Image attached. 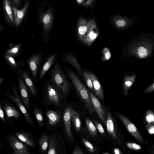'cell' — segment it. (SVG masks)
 Instances as JSON below:
<instances>
[{
    "mask_svg": "<svg viewBox=\"0 0 154 154\" xmlns=\"http://www.w3.org/2000/svg\"><path fill=\"white\" fill-rule=\"evenodd\" d=\"M65 69L77 94L83 102L86 108L88 110L89 113L90 115H93L95 113V111L89 91L71 69L65 66Z\"/></svg>",
    "mask_w": 154,
    "mask_h": 154,
    "instance_id": "cell-1",
    "label": "cell"
},
{
    "mask_svg": "<svg viewBox=\"0 0 154 154\" xmlns=\"http://www.w3.org/2000/svg\"><path fill=\"white\" fill-rule=\"evenodd\" d=\"M153 48V42L143 37L131 44L128 47V54L134 56L139 59H145L151 55Z\"/></svg>",
    "mask_w": 154,
    "mask_h": 154,
    "instance_id": "cell-2",
    "label": "cell"
},
{
    "mask_svg": "<svg viewBox=\"0 0 154 154\" xmlns=\"http://www.w3.org/2000/svg\"><path fill=\"white\" fill-rule=\"evenodd\" d=\"M50 73L52 82L57 86L61 94L66 96L70 92L71 84L59 63H55Z\"/></svg>",
    "mask_w": 154,
    "mask_h": 154,
    "instance_id": "cell-3",
    "label": "cell"
},
{
    "mask_svg": "<svg viewBox=\"0 0 154 154\" xmlns=\"http://www.w3.org/2000/svg\"><path fill=\"white\" fill-rule=\"evenodd\" d=\"M13 94H11L8 91L6 92L5 94L8 98L10 99L17 105L23 115L26 122L33 127L35 126L31 118L19 97L17 89L15 85L13 86L12 88Z\"/></svg>",
    "mask_w": 154,
    "mask_h": 154,
    "instance_id": "cell-4",
    "label": "cell"
},
{
    "mask_svg": "<svg viewBox=\"0 0 154 154\" xmlns=\"http://www.w3.org/2000/svg\"><path fill=\"white\" fill-rule=\"evenodd\" d=\"M51 82L49 81L45 83L44 90L48 103L59 106L60 103V93H61L57 86Z\"/></svg>",
    "mask_w": 154,
    "mask_h": 154,
    "instance_id": "cell-5",
    "label": "cell"
},
{
    "mask_svg": "<svg viewBox=\"0 0 154 154\" xmlns=\"http://www.w3.org/2000/svg\"><path fill=\"white\" fill-rule=\"evenodd\" d=\"M2 103L5 113L7 123L12 124L14 120L20 119V112L10 101L6 99H3Z\"/></svg>",
    "mask_w": 154,
    "mask_h": 154,
    "instance_id": "cell-6",
    "label": "cell"
},
{
    "mask_svg": "<svg viewBox=\"0 0 154 154\" xmlns=\"http://www.w3.org/2000/svg\"><path fill=\"white\" fill-rule=\"evenodd\" d=\"M7 140L13 150L12 154H30L28 147L12 134L7 137Z\"/></svg>",
    "mask_w": 154,
    "mask_h": 154,
    "instance_id": "cell-7",
    "label": "cell"
},
{
    "mask_svg": "<svg viewBox=\"0 0 154 154\" xmlns=\"http://www.w3.org/2000/svg\"><path fill=\"white\" fill-rule=\"evenodd\" d=\"M99 32L94 19L89 20L87 23V31L84 43L88 46L91 45L98 36Z\"/></svg>",
    "mask_w": 154,
    "mask_h": 154,
    "instance_id": "cell-8",
    "label": "cell"
},
{
    "mask_svg": "<svg viewBox=\"0 0 154 154\" xmlns=\"http://www.w3.org/2000/svg\"><path fill=\"white\" fill-rule=\"evenodd\" d=\"M106 125L107 131L116 142L121 143L120 137L117 131V126L114 118L110 112L108 111L106 114Z\"/></svg>",
    "mask_w": 154,
    "mask_h": 154,
    "instance_id": "cell-9",
    "label": "cell"
},
{
    "mask_svg": "<svg viewBox=\"0 0 154 154\" xmlns=\"http://www.w3.org/2000/svg\"><path fill=\"white\" fill-rule=\"evenodd\" d=\"M117 115L125 126L128 132L139 142L143 143V138L136 126L129 119L124 115L120 113H118Z\"/></svg>",
    "mask_w": 154,
    "mask_h": 154,
    "instance_id": "cell-10",
    "label": "cell"
},
{
    "mask_svg": "<svg viewBox=\"0 0 154 154\" xmlns=\"http://www.w3.org/2000/svg\"><path fill=\"white\" fill-rule=\"evenodd\" d=\"M76 111L69 106L65 109L63 115L65 132L68 139L71 142H73V137L71 128V120L73 114Z\"/></svg>",
    "mask_w": 154,
    "mask_h": 154,
    "instance_id": "cell-11",
    "label": "cell"
},
{
    "mask_svg": "<svg viewBox=\"0 0 154 154\" xmlns=\"http://www.w3.org/2000/svg\"><path fill=\"white\" fill-rule=\"evenodd\" d=\"M43 55L39 53L33 55L29 59L28 63L35 83L37 84L38 69L43 60Z\"/></svg>",
    "mask_w": 154,
    "mask_h": 154,
    "instance_id": "cell-12",
    "label": "cell"
},
{
    "mask_svg": "<svg viewBox=\"0 0 154 154\" xmlns=\"http://www.w3.org/2000/svg\"><path fill=\"white\" fill-rule=\"evenodd\" d=\"M92 104L94 110L99 119L106 125V114L105 110L98 99L90 91H89Z\"/></svg>",
    "mask_w": 154,
    "mask_h": 154,
    "instance_id": "cell-13",
    "label": "cell"
},
{
    "mask_svg": "<svg viewBox=\"0 0 154 154\" xmlns=\"http://www.w3.org/2000/svg\"><path fill=\"white\" fill-rule=\"evenodd\" d=\"M15 136L27 146L32 148L36 147V142L32 135L26 131H21L15 133Z\"/></svg>",
    "mask_w": 154,
    "mask_h": 154,
    "instance_id": "cell-14",
    "label": "cell"
},
{
    "mask_svg": "<svg viewBox=\"0 0 154 154\" xmlns=\"http://www.w3.org/2000/svg\"><path fill=\"white\" fill-rule=\"evenodd\" d=\"M40 20L43 26L44 33L47 34L51 29L53 23V17L51 9H49L44 13L42 12Z\"/></svg>",
    "mask_w": 154,
    "mask_h": 154,
    "instance_id": "cell-15",
    "label": "cell"
},
{
    "mask_svg": "<svg viewBox=\"0 0 154 154\" xmlns=\"http://www.w3.org/2000/svg\"><path fill=\"white\" fill-rule=\"evenodd\" d=\"M18 86L22 101L26 108L29 109L30 105L29 92L26 84L21 79L18 80Z\"/></svg>",
    "mask_w": 154,
    "mask_h": 154,
    "instance_id": "cell-16",
    "label": "cell"
},
{
    "mask_svg": "<svg viewBox=\"0 0 154 154\" xmlns=\"http://www.w3.org/2000/svg\"><path fill=\"white\" fill-rule=\"evenodd\" d=\"M88 73L91 79L95 94L100 100H103L104 94L103 90L97 77L92 72H88Z\"/></svg>",
    "mask_w": 154,
    "mask_h": 154,
    "instance_id": "cell-17",
    "label": "cell"
},
{
    "mask_svg": "<svg viewBox=\"0 0 154 154\" xmlns=\"http://www.w3.org/2000/svg\"><path fill=\"white\" fill-rule=\"evenodd\" d=\"M29 5V2H27L23 7L20 9H18L13 5L12 8L14 14V24L18 26L20 25L26 13Z\"/></svg>",
    "mask_w": 154,
    "mask_h": 154,
    "instance_id": "cell-18",
    "label": "cell"
},
{
    "mask_svg": "<svg viewBox=\"0 0 154 154\" xmlns=\"http://www.w3.org/2000/svg\"><path fill=\"white\" fill-rule=\"evenodd\" d=\"M114 26L119 29H124L128 27L132 23V20L125 17L115 15L112 19Z\"/></svg>",
    "mask_w": 154,
    "mask_h": 154,
    "instance_id": "cell-19",
    "label": "cell"
},
{
    "mask_svg": "<svg viewBox=\"0 0 154 154\" xmlns=\"http://www.w3.org/2000/svg\"><path fill=\"white\" fill-rule=\"evenodd\" d=\"M62 60L63 62L70 64L79 73L82 75L83 72L81 66L72 54L69 53L64 54L62 56Z\"/></svg>",
    "mask_w": 154,
    "mask_h": 154,
    "instance_id": "cell-20",
    "label": "cell"
},
{
    "mask_svg": "<svg viewBox=\"0 0 154 154\" xmlns=\"http://www.w3.org/2000/svg\"><path fill=\"white\" fill-rule=\"evenodd\" d=\"M87 21L83 18H80L77 25V35L79 39L84 42L87 31Z\"/></svg>",
    "mask_w": 154,
    "mask_h": 154,
    "instance_id": "cell-21",
    "label": "cell"
},
{
    "mask_svg": "<svg viewBox=\"0 0 154 154\" xmlns=\"http://www.w3.org/2000/svg\"><path fill=\"white\" fill-rule=\"evenodd\" d=\"M57 55L54 54L51 55L47 60L42 67L38 76L39 81L43 79L51 67L55 62L57 57Z\"/></svg>",
    "mask_w": 154,
    "mask_h": 154,
    "instance_id": "cell-22",
    "label": "cell"
},
{
    "mask_svg": "<svg viewBox=\"0 0 154 154\" xmlns=\"http://www.w3.org/2000/svg\"><path fill=\"white\" fill-rule=\"evenodd\" d=\"M136 78V75L135 74L127 75L125 76L123 82V91L125 97H128V90L134 83Z\"/></svg>",
    "mask_w": 154,
    "mask_h": 154,
    "instance_id": "cell-23",
    "label": "cell"
},
{
    "mask_svg": "<svg viewBox=\"0 0 154 154\" xmlns=\"http://www.w3.org/2000/svg\"><path fill=\"white\" fill-rule=\"evenodd\" d=\"M4 9L6 17L9 23L14 24V16L9 0H3Z\"/></svg>",
    "mask_w": 154,
    "mask_h": 154,
    "instance_id": "cell-24",
    "label": "cell"
},
{
    "mask_svg": "<svg viewBox=\"0 0 154 154\" xmlns=\"http://www.w3.org/2000/svg\"><path fill=\"white\" fill-rule=\"evenodd\" d=\"M48 121V124L50 126H54L59 122L60 116L57 111L51 110H48L46 112Z\"/></svg>",
    "mask_w": 154,
    "mask_h": 154,
    "instance_id": "cell-25",
    "label": "cell"
},
{
    "mask_svg": "<svg viewBox=\"0 0 154 154\" xmlns=\"http://www.w3.org/2000/svg\"><path fill=\"white\" fill-rule=\"evenodd\" d=\"M57 146L58 143L56 140L55 137L54 135L51 136L49 137L48 154H57Z\"/></svg>",
    "mask_w": 154,
    "mask_h": 154,
    "instance_id": "cell-26",
    "label": "cell"
},
{
    "mask_svg": "<svg viewBox=\"0 0 154 154\" xmlns=\"http://www.w3.org/2000/svg\"><path fill=\"white\" fill-rule=\"evenodd\" d=\"M23 77L32 96L34 98H36L37 95L36 89L32 81L25 72H23Z\"/></svg>",
    "mask_w": 154,
    "mask_h": 154,
    "instance_id": "cell-27",
    "label": "cell"
},
{
    "mask_svg": "<svg viewBox=\"0 0 154 154\" xmlns=\"http://www.w3.org/2000/svg\"><path fill=\"white\" fill-rule=\"evenodd\" d=\"M33 110L34 116L38 124L40 126L43 127L44 125V118L42 111L35 105L34 106Z\"/></svg>",
    "mask_w": 154,
    "mask_h": 154,
    "instance_id": "cell-28",
    "label": "cell"
},
{
    "mask_svg": "<svg viewBox=\"0 0 154 154\" xmlns=\"http://www.w3.org/2000/svg\"><path fill=\"white\" fill-rule=\"evenodd\" d=\"M49 137L45 134H43L39 140V148L40 152H46L49 142Z\"/></svg>",
    "mask_w": 154,
    "mask_h": 154,
    "instance_id": "cell-29",
    "label": "cell"
},
{
    "mask_svg": "<svg viewBox=\"0 0 154 154\" xmlns=\"http://www.w3.org/2000/svg\"><path fill=\"white\" fill-rule=\"evenodd\" d=\"M71 120L75 130L79 131L81 130V122L80 119V116L76 111L72 116Z\"/></svg>",
    "mask_w": 154,
    "mask_h": 154,
    "instance_id": "cell-30",
    "label": "cell"
},
{
    "mask_svg": "<svg viewBox=\"0 0 154 154\" xmlns=\"http://www.w3.org/2000/svg\"><path fill=\"white\" fill-rule=\"evenodd\" d=\"M86 125L90 134L94 137H97V130L95 125L89 119H85Z\"/></svg>",
    "mask_w": 154,
    "mask_h": 154,
    "instance_id": "cell-31",
    "label": "cell"
},
{
    "mask_svg": "<svg viewBox=\"0 0 154 154\" xmlns=\"http://www.w3.org/2000/svg\"><path fill=\"white\" fill-rule=\"evenodd\" d=\"M145 120L147 123L146 128L154 124V113L152 111L147 110L145 115Z\"/></svg>",
    "mask_w": 154,
    "mask_h": 154,
    "instance_id": "cell-32",
    "label": "cell"
},
{
    "mask_svg": "<svg viewBox=\"0 0 154 154\" xmlns=\"http://www.w3.org/2000/svg\"><path fill=\"white\" fill-rule=\"evenodd\" d=\"M82 76H83L84 80L89 88L91 91L94 92V88L92 82L88 72L86 71H83Z\"/></svg>",
    "mask_w": 154,
    "mask_h": 154,
    "instance_id": "cell-33",
    "label": "cell"
},
{
    "mask_svg": "<svg viewBox=\"0 0 154 154\" xmlns=\"http://www.w3.org/2000/svg\"><path fill=\"white\" fill-rule=\"evenodd\" d=\"M20 46V45L19 44L11 48L6 52V55L11 56L16 55L19 51Z\"/></svg>",
    "mask_w": 154,
    "mask_h": 154,
    "instance_id": "cell-34",
    "label": "cell"
},
{
    "mask_svg": "<svg viewBox=\"0 0 154 154\" xmlns=\"http://www.w3.org/2000/svg\"><path fill=\"white\" fill-rule=\"evenodd\" d=\"M82 140L84 145L86 149L90 152L94 153L95 149L92 144L86 139L82 138Z\"/></svg>",
    "mask_w": 154,
    "mask_h": 154,
    "instance_id": "cell-35",
    "label": "cell"
},
{
    "mask_svg": "<svg viewBox=\"0 0 154 154\" xmlns=\"http://www.w3.org/2000/svg\"><path fill=\"white\" fill-rule=\"evenodd\" d=\"M103 56L101 59L103 61H107L110 59L111 56V52L107 47L105 48L102 51Z\"/></svg>",
    "mask_w": 154,
    "mask_h": 154,
    "instance_id": "cell-36",
    "label": "cell"
},
{
    "mask_svg": "<svg viewBox=\"0 0 154 154\" xmlns=\"http://www.w3.org/2000/svg\"><path fill=\"white\" fill-rule=\"evenodd\" d=\"M127 147L130 149L138 151L142 149L141 146L138 144L133 142H128L126 144Z\"/></svg>",
    "mask_w": 154,
    "mask_h": 154,
    "instance_id": "cell-37",
    "label": "cell"
},
{
    "mask_svg": "<svg viewBox=\"0 0 154 154\" xmlns=\"http://www.w3.org/2000/svg\"><path fill=\"white\" fill-rule=\"evenodd\" d=\"M5 57L9 63L13 67L16 68L17 66V63L15 62L14 58L11 56L6 55Z\"/></svg>",
    "mask_w": 154,
    "mask_h": 154,
    "instance_id": "cell-38",
    "label": "cell"
},
{
    "mask_svg": "<svg viewBox=\"0 0 154 154\" xmlns=\"http://www.w3.org/2000/svg\"><path fill=\"white\" fill-rule=\"evenodd\" d=\"M94 123L96 129L102 134H104L105 131L102 125L97 121L95 120Z\"/></svg>",
    "mask_w": 154,
    "mask_h": 154,
    "instance_id": "cell-39",
    "label": "cell"
},
{
    "mask_svg": "<svg viewBox=\"0 0 154 154\" xmlns=\"http://www.w3.org/2000/svg\"><path fill=\"white\" fill-rule=\"evenodd\" d=\"M0 120L4 123H7L4 112L3 110L1 103L0 102Z\"/></svg>",
    "mask_w": 154,
    "mask_h": 154,
    "instance_id": "cell-40",
    "label": "cell"
},
{
    "mask_svg": "<svg viewBox=\"0 0 154 154\" xmlns=\"http://www.w3.org/2000/svg\"><path fill=\"white\" fill-rule=\"evenodd\" d=\"M154 83H153L145 89L144 91V93L148 94L153 92L154 91Z\"/></svg>",
    "mask_w": 154,
    "mask_h": 154,
    "instance_id": "cell-41",
    "label": "cell"
},
{
    "mask_svg": "<svg viewBox=\"0 0 154 154\" xmlns=\"http://www.w3.org/2000/svg\"><path fill=\"white\" fill-rule=\"evenodd\" d=\"M72 153L73 154H83L84 152L81 148L79 146H77L75 147Z\"/></svg>",
    "mask_w": 154,
    "mask_h": 154,
    "instance_id": "cell-42",
    "label": "cell"
},
{
    "mask_svg": "<svg viewBox=\"0 0 154 154\" xmlns=\"http://www.w3.org/2000/svg\"><path fill=\"white\" fill-rule=\"evenodd\" d=\"M148 132L150 134H153L154 133V125H152L146 127Z\"/></svg>",
    "mask_w": 154,
    "mask_h": 154,
    "instance_id": "cell-43",
    "label": "cell"
},
{
    "mask_svg": "<svg viewBox=\"0 0 154 154\" xmlns=\"http://www.w3.org/2000/svg\"><path fill=\"white\" fill-rule=\"evenodd\" d=\"M94 0H87L86 2L84 3L83 5L86 7L90 6L92 4Z\"/></svg>",
    "mask_w": 154,
    "mask_h": 154,
    "instance_id": "cell-44",
    "label": "cell"
},
{
    "mask_svg": "<svg viewBox=\"0 0 154 154\" xmlns=\"http://www.w3.org/2000/svg\"><path fill=\"white\" fill-rule=\"evenodd\" d=\"M9 1L11 2L16 5H19L20 2V0H9Z\"/></svg>",
    "mask_w": 154,
    "mask_h": 154,
    "instance_id": "cell-45",
    "label": "cell"
},
{
    "mask_svg": "<svg viewBox=\"0 0 154 154\" xmlns=\"http://www.w3.org/2000/svg\"><path fill=\"white\" fill-rule=\"evenodd\" d=\"M114 152L116 154H122V152L118 148H115L114 150Z\"/></svg>",
    "mask_w": 154,
    "mask_h": 154,
    "instance_id": "cell-46",
    "label": "cell"
},
{
    "mask_svg": "<svg viewBox=\"0 0 154 154\" xmlns=\"http://www.w3.org/2000/svg\"><path fill=\"white\" fill-rule=\"evenodd\" d=\"M77 2L79 4H81L82 3L84 4V0H76Z\"/></svg>",
    "mask_w": 154,
    "mask_h": 154,
    "instance_id": "cell-47",
    "label": "cell"
},
{
    "mask_svg": "<svg viewBox=\"0 0 154 154\" xmlns=\"http://www.w3.org/2000/svg\"><path fill=\"white\" fill-rule=\"evenodd\" d=\"M3 79L0 78V84H1V83H2V82L3 81Z\"/></svg>",
    "mask_w": 154,
    "mask_h": 154,
    "instance_id": "cell-48",
    "label": "cell"
},
{
    "mask_svg": "<svg viewBox=\"0 0 154 154\" xmlns=\"http://www.w3.org/2000/svg\"><path fill=\"white\" fill-rule=\"evenodd\" d=\"M3 144H1L0 145V149L1 148V147L3 146Z\"/></svg>",
    "mask_w": 154,
    "mask_h": 154,
    "instance_id": "cell-49",
    "label": "cell"
},
{
    "mask_svg": "<svg viewBox=\"0 0 154 154\" xmlns=\"http://www.w3.org/2000/svg\"><path fill=\"white\" fill-rule=\"evenodd\" d=\"M3 29V27H1L0 28V31H1Z\"/></svg>",
    "mask_w": 154,
    "mask_h": 154,
    "instance_id": "cell-50",
    "label": "cell"
},
{
    "mask_svg": "<svg viewBox=\"0 0 154 154\" xmlns=\"http://www.w3.org/2000/svg\"><path fill=\"white\" fill-rule=\"evenodd\" d=\"M103 154H109V153H103Z\"/></svg>",
    "mask_w": 154,
    "mask_h": 154,
    "instance_id": "cell-51",
    "label": "cell"
}]
</instances>
